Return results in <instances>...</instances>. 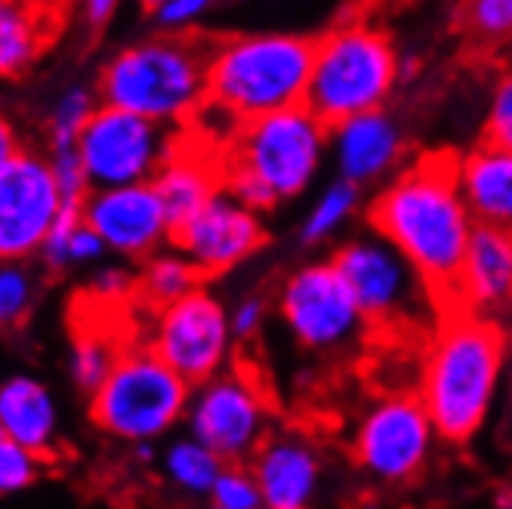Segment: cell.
Here are the masks:
<instances>
[{"label": "cell", "mask_w": 512, "mask_h": 509, "mask_svg": "<svg viewBox=\"0 0 512 509\" xmlns=\"http://www.w3.org/2000/svg\"><path fill=\"white\" fill-rule=\"evenodd\" d=\"M364 220L411 260L442 312L454 306V284L475 229L457 186L454 152H426L408 161L377 186Z\"/></svg>", "instance_id": "obj_1"}, {"label": "cell", "mask_w": 512, "mask_h": 509, "mask_svg": "<svg viewBox=\"0 0 512 509\" xmlns=\"http://www.w3.org/2000/svg\"><path fill=\"white\" fill-rule=\"evenodd\" d=\"M509 365L506 324L460 306L435 318L417 395L448 445H469L491 420Z\"/></svg>", "instance_id": "obj_2"}, {"label": "cell", "mask_w": 512, "mask_h": 509, "mask_svg": "<svg viewBox=\"0 0 512 509\" xmlns=\"http://www.w3.org/2000/svg\"><path fill=\"white\" fill-rule=\"evenodd\" d=\"M327 139L331 127L306 102L244 121L223 149V189L256 213L294 201L318 179Z\"/></svg>", "instance_id": "obj_3"}, {"label": "cell", "mask_w": 512, "mask_h": 509, "mask_svg": "<svg viewBox=\"0 0 512 509\" xmlns=\"http://www.w3.org/2000/svg\"><path fill=\"white\" fill-rule=\"evenodd\" d=\"M315 38L294 31L229 34L210 44L207 105L244 124L290 105H303L312 75Z\"/></svg>", "instance_id": "obj_4"}, {"label": "cell", "mask_w": 512, "mask_h": 509, "mask_svg": "<svg viewBox=\"0 0 512 509\" xmlns=\"http://www.w3.org/2000/svg\"><path fill=\"white\" fill-rule=\"evenodd\" d=\"M210 44L195 34L161 31L118 50L99 71V102L155 124H192L207 99Z\"/></svg>", "instance_id": "obj_5"}, {"label": "cell", "mask_w": 512, "mask_h": 509, "mask_svg": "<svg viewBox=\"0 0 512 509\" xmlns=\"http://www.w3.org/2000/svg\"><path fill=\"white\" fill-rule=\"evenodd\" d=\"M398 56L389 34L371 22L334 25L315 38L306 105L327 127L386 108L398 90Z\"/></svg>", "instance_id": "obj_6"}, {"label": "cell", "mask_w": 512, "mask_h": 509, "mask_svg": "<svg viewBox=\"0 0 512 509\" xmlns=\"http://www.w3.org/2000/svg\"><path fill=\"white\" fill-rule=\"evenodd\" d=\"M192 383L145 343L124 346L115 368L90 392V420L108 439L124 445L158 442L186 423Z\"/></svg>", "instance_id": "obj_7"}, {"label": "cell", "mask_w": 512, "mask_h": 509, "mask_svg": "<svg viewBox=\"0 0 512 509\" xmlns=\"http://www.w3.org/2000/svg\"><path fill=\"white\" fill-rule=\"evenodd\" d=\"M331 263L371 327H395L411 324L420 315H442V306L411 260L374 229L346 238L331 253Z\"/></svg>", "instance_id": "obj_8"}, {"label": "cell", "mask_w": 512, "mask_h": 509, "mask_svg": "<svg viewBox=\"0 0 512 509\" xmlns=\"http://www.w3.org/2000/svg\"><path fill=\"white\" fill-rule=\"evenodd\" d=\"M435 442L442 439L417 392L383 395L355 423L352 460L371 482L405 488L426 472Z\"/></svg>", "instance_id": "obj_9"}, {"label": "cell", "mask_w": 512, "mask_h": 509, "mask_svg": "<svg viewBox=\"0 0 512 509\" xmlns=\"http://www.w3.org/2000/svg\"><path fill=\"white\" fill-rule=\"evenodd\" d=\"M278 315L294 343L312 355L349 352L371 327L331 260L300 266L284 278Z\"/></svg>", "instance_id": "obj_10"}, {"label": "cell", "mask_w": 512, "mask_h": 509, "mask_svg": "<svg viewBox=\"0 0 512 509\" xmlns=\"http://www.w3.org/2000/svg\"><path fill=\"white\" fill-rule=\"evenodd\" d=\"M186 426L226 463H247L272 432L269 392L253 371L229 365L192 386Z\"/></svg>", "instance_id": "obj_11"}, {"label": "cell", "mask_w": 512, "mask_h": 509, "mask_svg": "<svg viewBox=\"0 0 512 509\" xmlns=\"http://www.w3.org/2000/svg\"><path fill=\"white\" fill-rule=\"evenodd\" d=\"M170 145V127L99 102L78 136V155L90 189H112L149 183Z\"/></svg>", "instance_id": "obj_12"}, {"label": "cell", "mask_w": 512, "mask_h": 509, "mask_svg": "<svg viewBox=\"0 0 512 509\" xmlns=\"http://www.w3.org/2000/svg\"><path fill=\"white\" fill-rule=\"evenodd\" d=\"M149 346L192 386L232 365L235 334L229 309L201 284L161 309H155Z\"/></svg>", "instance_id": "obj_13"}, {"label": "cell", "mask_w": 512, "mask_h": 509, "mask_svg": "<svg viewBox=\"0 0 512 509\" xmlns=\"http://www.w3.org/2000/svg\"><path fill=\"white\" fill-rule=\"evenodd\" d=\"M62 207L50 155L19 149L0 164V263H25L38 250Z\"/></svg>", "instance_id": "obj_14"}, {"label": "cell", "mask_w": 512, "mask_h": 509, "mask_svg": "<svg viewBox=\"0 0 512 509\" xmlns=\"http://www.w3.org/2000/svg\"><path fill=\"white\" fill-rule=\"evenodd\" d=\"M269 241L263 213L241 204L232 192L219 189L195 216L176 226L170 244L195 263L201 278H219L250 257H256Z\"/></svg>", "instance_id": "obj_15"}, {"label": "cell", "mask_w": 512, "mask_h": 509, "mask_svg": "<svg viewBox=\"0 0 512 509\" xmlns=\"http://www.w3.org/2000/svg\"><path fill=\"white\" fill-rule=\"evenodd\" d=\"M84 220L102 235L105 247L124 260H145L170 244L167 210L149 183H130L112 189H90L84 204Z\"/></svg>", "instance_id": "obj_16"}, {"label": "cell", "mask_w": 512, "mask_h": 509, "mask_svg": "<svg viewBox=\"0 0 512 509\" xmlns=\"http://www.w3.org/2000/svg\"><path fill=\"white\" fill-rule=\"evenodd\" d=\"M408 139L398 118L386 108L352 115L331 127L327 139V158H331L337 176L361 189H377L389 176H395L408 164Z\"/></svg>", "instance_id": "obj_17"}, {"label": "cell", "mask_w": 512, "mask_h": 509, "mask_svg": "<svg viewBox=\"0 0 512 509\" xmlns=\"http://www.w3.org/2000/svg\"><path fill=\"white\" fill-rule=\"evenodd\" d=\"M454 306L500 324L512 321V232L472 229L454 284Z\"/></svg>", "instance_id": "obj_18"}, {"label": "cell", "mask_w": 512, "mask_h": 509, "mask_svg": "<svg viewBox=\"0 0 512 509\" xmlns=\"http://www.w3.org/2000/svg\"><path fill=\"white\" fill-rule=\"evenodd\" d=\"M247 463L269 509H306L321 491V454L297 432H269Z\"/></svg>", "instance_id": "obj_19"}, {"label": "cell", "mask_w": 512, "mask_h": 509, "mask_svg": "<svg viewBox=\"0 0 512 509\" xmlns=\"http://www.w3.org/2000/svg\"><path fill=\"white\" fill-rule=\"evenodd\" d=\"M457 186L475 226L512 232V149L482 139L457 155Z\"/></svg>", "instance_id": "obj_20"}, {"label": "cell", "mask_w": 512, "mask_h": 509, "mask_svg": "<svg viewBox=\"0 0 512 509\" xmlns=\"http://www.w3.org/2000/svg\"><path fill=\"white\" fill-rule=\"evenodd\" d=\"M152 186L167 210L170 226L176 229L223 189V152L213 158L207 152L182 149V145L173 142L167 158L152 176Z\"/></svg>", "instance_id": "obj_21"}, {"label": "cell", "mask_w": 512, "mask_h": 509, "mask_svg": "<svg viewBox=\"0 0 512 509\" xmlns=\"http://www.w3.org/2000/svg\"><path fill=\"white\" fill-rule=\"evenodd\" d=\"M0 432L47 463L59 448L56 395L34 377H10L0 383Z\"/></svg>", "instance_id": "obj_22"}, {"label": "cell", "mask_w": 512, "mask_h": 509, "mask_svg": "<svg viewBox=\"0 0 512 509\" xmlns=\"http://www.w3.org/2000/svg\"><path fill=\"white\" fill-rule=\"evenodd\" d=\"M50 10L41 0H4L0 7V81H16L50 44Z\"/></svg>", "instance_id": "obj_23"}, {"label": "cell", "mask_w": 512, "mask_h": 509, "mask_svg": "<svg viewBox=\"0 0 512 509\" xmlns=\"http://www.w3.org/2000/svg\"><path fill=\"white\" fill-rule=\"evenodd\" d=\"M158 469L164 482L182 494V497H192V500H207L219 469L226 466V460L219 457L213 448H207L201 439L195 435H179V439L167 442L161 457H158Z\"/></svg>", "instance_id": "obj_24"}, {"label": "cell", "mask_w": 512, "mask_h": 509, "mask_svg": "<svg viewBox=\"0 0 512 509\" xmlns=\"http://www.w3.org/2000/svg\"><path fill=\"white\" fill-rule=\"evenodd\" d=\"M361 207H364V189L349 183L343 176H334L331 183L315 195L312 207L306 210L303 223H300V241L306 247L331 244L355 220Z\"/></svg>", "instance_id": "obj_25"}, {"label": "cell", "mask_w": 512, "mask_h": 509, "mask_svg": "<svg viewBox=\"0 0 512 509\" xmlns=\"http://www.w3.org/2000/svg\"><path fill=\"white\" fill-rule=\"evenodd\" d=\"M204 278L195 269V263L182 250H155L152 257L142 260V272L136 275V297L149 306L152 312L186 297L189 290L201 287Z\"/></svg>", "instance_id": "obj_26"}, {"label": "cell", "mask_w": 512, "mask_h": 509, "mask_svg": "<svg viewBox=\"0 0 512 509\" xmlns=\"http://www.w3.org/2000/svg\"><path fill=\"white\" fill-rule=\"evenodd\" d=\"M454 31L475 53L512 47V0H457Z\"/></svg>", "instance_id": "obj_27"}, {"label": "cell", "mask_w": 512, "mask_h": 509, "mask_svg": "<svg viewBox=\"0 0 512 509\" xmlns=\"http://www.w3.org/2000/svg\"><path fill=\"white\" fill-rule=\"evenodd\" d=\"M121 340L105 331V324H96V318L84 327H78L71 337V355H68V371L75 386L90 395L99 389V383L108 377V371L115 368L118 355L124 352L118 346Z\"/></svg>", "instance_id": "obj_28"}, {"label": "cell", "mask_w": 512, "mask_h": 509, "mask_svg": "<svg viewBox=\"0 0 512 509\" xmlns=\"http://www.w3.org/2000/svg\"><path fill=\"white\" fill-rule=\"evenodd\" d=\"M99 105V93L84 87V84H71L50 108L47 118V142L50 149H68V145H78V136L90 115Z\"/></svg>", "instance_id": "obj_29"}, {"label": "cell", "mask_w": 512, "mask_h": 509, "mask_svg": "<svg viewBox=\"0 0 512 509\" xmlns=\"http://www.w3.org/2000/svg\"><path fill=\"white\" fill-rule=\"evenodd\" d=\"M38 300V284L28 266L22 263H0V331H16L25 327Z\"/></svg>", "instance_id": "obj_30"}, {"label": "cell", "mask_w": 512, "mask_h": 509, "mask_svg": "<svg viewBox=\"0 0 512 509\" xmlns=\"http://www.w3.org/2000/svg\"><path fill=\"white\" fill-rule=\"evenodd\" d=\"M216 509H260L263 491L256 482L250 463H226L207 494Z\"/></svg>", "instance_id": "obj_31"}, {"label": "cell", "mask_w": 512, "mask_h": 509, "mask_svg": "<svg viewBox=\"0 0 512 509\" xmlns=\"http://www.w3.org/2000/svg\"><path fill=\"white\" fill-rule=\"evenodd\" d=\"M44 469L47 460L41 454L22 448L19 442L7 439V435H0V497L31 488L44 476Z\"/></svg>", "instance_id": "obj_32"}, {"label": "cell", "mask_w": 512, "mask_h": 509, "mask_svg": "<svg viewBox=\"0 0 512 509\" xmlns=\"http://www.w3.org/2000/svg\"><path fill=\"white\" fill-rule=\"evenodd\" d=\"M485 142L503 145L512 149V62L500 68V75L494 78L488 112H485Z\"/></svg>", "instance_id": "obj_33"}, {"label": "cell", "mask_w": 512, "mask_h": 509, "mask_svg": "<svg viewBox=\"0 0 512 509\" xmlns=\"http://www.w3.org/2000/svg\"><path fill=\"white\" fill-rule=\"evenodd\" d=\"M47 155H50V167H53L62 201L81 204L90 192V183H87V173H84V164L78 155V145H68V149H50Z\"/></svg>", "instance_id": "obj_34"}, {"label": "cell", "mask_w": 512, "mask_h": 509, "mask_svg": "<svg viewBox=\"0 0 512 509\" xmlns=\"http://www.w3.org/2000/svg\"><path fill=\"white\" fill-rule=\"evenodd\" d=\"M216 4L219 0H164L152 16L158 22V31L189 34Z\"/></svg>", "instance_id": "obj_35"}, {"label": "cell", "mask_w": 512, "mask_h": 509, "mask_svg": "<svg viewBox=\"0 0 512 509\" xmlns=\"http://www.w3.org/2000/svg\"><path fill=\"white\" fill-rule=\"evenodd\" d=\"M266 318H269V303H266V297H260V294L241 297V300L229 309V321H232L235 343L253 340L256 334L263 331Z\"/></svg>", "instance_id": "obj_36"}, {"label": "cell", "mask_w": 512, "mask_h": 509, "mask_svg": "<svg viewBox=\"0 0 512 509\" xmlns=\"http://www.w3.org/2000/svg\"><path fill=\"white\" fill-rule=\"evenodd\" d=\"M108 253V247H105V241H102V235L87 223V220H81L75 229H71V235H68V247H65V266L71 269V266H93V263H99L102 257Z\"/></svg>", "instance_id": "obj_37"}, {"label": "cell", "mask_w": 512, "mask_h": 509, "mask_svg": "<svg viewBox=\"0 0 512 509\" xmlns=\"http://www.w3.org/2000/svg\"><path fill=\"white\" fill-rule=\"evenodd\" d=\"M121 10V0H81L84 25L90 34H102Z\"/></svg>", "instance_id": "obj_38"}, {"label": "cell", "mask_w": 512, "mask_h": 509, "mask_svg": "<svg viewBox=\"0 0 512 509\" xmlns=\"http://www.w3.org/2000/svg\"><path fill=\"white\" fill-rule=\"evenodd\" d=\"M19 149H22V142H19L16 127H13L4 115H0V164L10 161Z\"/></svg>", "instance_id": "obj_39"}, {"label": "cell", "mask_w": 512, "mask_h": 509, "mask_svg": "<svg viewBox=\"0 0 512 509\" xmlns=\"http://www.w3.org/2000/svg\"><path fill=\"white\" fill-rule=\"evenodd\" d=\"M494 506H500V509H512V482L497 488V494H494Z\"/></svg>", "instance_id": "obj_40"}, {"label": "cell", "mask_w": 512, "mask_h": 509, "mask_svg": "<svg viewBox=\"0 0 512 509\" xmlns=\"http://www.w3.org/2000/svg\"><path fill=\"white\" fill-rule=\"evenodd\" d=\"M136 4L142 7V10H149V13H155L161 4H164V0H136Z\"/></svg>", "instance_id": "obj_41"}, {"label": "cell", "mask_w": 512, "mask_h": 509, "mask_svg": "<svg viewBox=\"0 0 512 509\" xmlns=\"http://www.w3.org/2000/svg\"><path fill=\"white\" fill-rule=\"evenodd\" d=\"M0 7H4V0H0Z\"/></svg>", "instance_id": "obj_42"}, {"label": "cell", "mask_w": 512, "mask_h": 509, "mask_svg": "<svg viewBox=\"0 0 512 509\" xmlns=\"http://www.w3.org/2000/svg\"><path fill=\"white\" fill-rule=\"evenodd\" d=\"M0 435H4V432H0Z\"/></svg>", "instance_id": "obj_43"}]
</instances>
